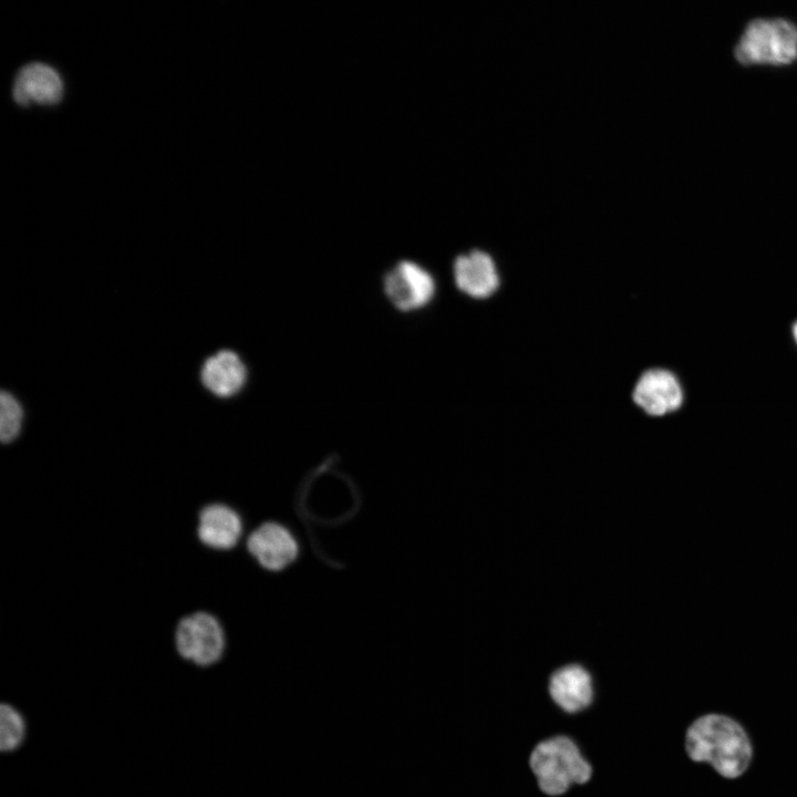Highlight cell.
I'll return each instance as SVG.
<instances>
[{
	"label": "cell",
	"mask_w": 797,
	"mask_h": 797,
	"mask_svg": "<svg viewBox=\"0 0 797 797\" xmlns=\"http://www.w3.org/2000/svg\"><path fill=\"white\" fill-rule=\"evenodd\" d=\"M685 749L692 760L708 763L731 779L748 768L753 754L741 724L720 714H707L692 723L686 732Z\"/></svg>",
	"instance_id": "6da1fadb"
},
{
	"label": "cell",
	"mask_w": 797,
	"mask_h": 797,
	"mask_svg": "<svg viewBox=\"0 0 797 797\" xmlns=\"http://www.w3.org/2000/svg\"><path fill=\"white\" fill-rule=\"evenodd\" d=\"M529 765L540 790L549 796L566 793L572 784H584L592 775L577 744L565 735L540 742L531 752Z\"/></svg>",
	"instance_id": "7a4b0ae2"
},
{
	"label": "cell",
	"mask_w": 797,
	"mask_h": 797,
	"mask_svg": "<svg viewBox=\"0 0 797 797\" xmlns=\"http://www.w3.org/2000/svg\"><path fill=\"white\" fill-rule=\"evenodd\" d=\"M173 644L183 661L207 669L222 661L229 641L220 618L209 610L198 609L177 620Z\"/></svg>",
	"instance_id": "3957f363"
},
{
	"label": "cell",
	"mask_w": 797,
	"mask_h": 797,
	"mask_svg": "<svg viewBox=\"0 0 797 797\" xmlns=\"http://www.w3.org/2000/svg\"><path fill=\"white\" fill-rule=\"evenodd\" d=\"M743 65H787L797 59V27L782 18L754 19L744 29L735 50Z\"/></svg>",
	"instance_id": "277c9868"
},
{
	"label": "cell",
	"mask_w": 797,
	"mask_h": 797,
	"mask_svg": "<svg viewBox=\"0 0 797 797\" xmlns=\"http://www.w3.org/2000/svg\"><path fill=\"white\" fill-rule=\"evenodd\" d=\"M247 553L262 569L279 572L299 557V542L289 528L276 521H266L252 529L245 540Z\"/></svg>",
	"instance_id": "5b68a950"
},
{
	"label": "cell",
	"mask_w": 797,
	"mask_h": 797,
	"mask_svg": "<svg viewBox=\"0 0 797 797\" xmlns=\"http://www.w3.org/2000/svg\"><path fill=\"white\" fill-rule=\"evenodd\" d=\"M383 291L396 309L414 311L431 302L435 294V280L417 262L401 260L384 275Z\"/></svg>",
	"instance_id": "8992f818"
},
{
	"label": "cell",
	"mask_w": 797,
	"mask_h": 797,
	"mask_svg": "<svg viewBox=\"0 0 797 797\" xmlns=\"http://www.w3.org/2000/svg\"><path fill=\"white\" fill-rule=\"evenodd\" d=\"M244 531L241 516L227 504L210 503L197 514L195 537L207 550L231 552L240 544Z\"/></svg>",
	"instance_id": "52a82bcc"
},
{
	"label": "cell",
	"mask_w": 797,
	"mask_h": 797,
	"mask_svg": "<svg viewBox=\"0 0 797 797\" xmlns=\"http://www.w3.org/2000/svg\"><path fill=\"white\" fill-rule=\"evenodd\" d=\"M548 693L552 702L563 712L569 714L581 712L593 701V677L582 664H565L550 674Z\"/></svg>",
	"instance_id": "ba28073f"
},
{
	"label": "cell",
	"mask_w": 797,
	"mask_h": 797,
	"mask_svg": "<svg viewBox=\"0 0 797 797\" xmlns=\"http://www.w3.org/2000/svg\"><path fill=\"white\" fill-rule=\"evenodd\" d=\"M63 81L59 72L42 62L21 68L12 85L13 100L21 106L32 103L54 105L62 100Z\"/></svg>",
	"instance_id": "9c48e42d"
},
{
	"label": "cell",
	"mask_w": 797,
	"mask_h": 797,
	"mask_svg": "<svg viewBox=\"0 0 797 797\" xmlns=\"http://www.w3.org/2000/svg\"><path fill=\"white\" fill-rule=\"evenodd\" d=\"M632 397L645 413L661 416L681 406L683 393L679 380L672 372L652 369L640 376Z\"/></svg>",
	"instance_id": "30bf717a"
},
{
	"label": "cell",
	"mask_w": 797,
	"mask_h": 797,
	"mask_svg": "<svg viewBox=\"0 0 797 797\" xmlns=\"http://www.w3.org/2000/svg\"><path fill=\"white\" fill-rule=\"evenodd\" d=\"M453 273L457 288L473 298H487L499 286L496 266L484 251L473 250L458 256L454 261Z\"/></svg>",
	"instance_id": "8fae6325"
},
{
	"label": "cell",
	"mask_w": 797,
	"mask_h": 797,
	"mask_svg": "<svg viewBox=\"0 0 797 797\" xmlns=\"http://www.w3.org/2000/svg\"><path fill=\"white\" fill-rule=\"evenodd\" d=\"M200 375L206 389L217 396L228 397L241 390L247 370L237 353L221 350L205 361Z\"/></svg>",
	"instance_id": "7c38bea8"
},
{
	"label": "cell",
	"mask_w": 797,
	"mask_h": 797,
	"mask_svg": "<svg viewBox=\"0 0 797 797\" xmlns=\"http://www.w3.org/2000/svg\"><path fill=\"white\" fill-rule=\"evenodd\" d=\"M27 718L21 710L12 702L2 701L0 704V748L2 752H12L20 747L27 737Z\"/></svg>",
	"instance_id": "4fadbf2b"
},
{
	"label": "cell",
	"mask_w": 797,
	"mask_h": 797,
	"mask_svg": "<svg viewBox=\"0 0 797 797\" xmlns=\"http://www.w3.org/2000/svg\"><path fill=\"white\" fill-rule=\"evenodd\" d=\"M22 408L15 397L2 391L0 395V438L3 443L12 441L20 432Z\"/></svg>",
	"instance_id": "5bb4252c"
},
{
	"label": "cell",
	"mask_w": 797,
	"mask_h": 797,
	"mask_svg": "<svg viewBox=\"0 0 797 797\" xmlns=\"http://www.w3.org/2000/svg\"><path fill=\"white\" fill-rule=\"evenodd\" d=\"M793 334H794V339H795V341H796V343H797V321H796V323H795L794 327H793Z\"/></svg>",
	"instance_id": "9a60e30c"
}]
</instances>
